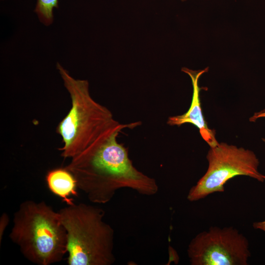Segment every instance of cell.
<instances>
[{
	"mask_svg": "<svg viewBox=\"0 0 265 265\" xmlns=\"http://www.w3.org/2000/svg\"><path fill=\"white\" fill-rule=\"evenodd\" d=\"M182 71L187 74L191 79L193 92L191 104L188 110L185 113L177 116H170L167 123L170 126H180L186 123H190L197 127L202 138L210 147L216 145L218 142L215 137V132L210 129L204 119L200 98L201 88L198 85L200 76L208 71V67L204 70L194 71L184 67Z\"/></svg>",
	"mask_w": 265,
	"mask_h": 265,
	"instance_id": "obj_7",
	"label": "cell"
},
{
	"mask_svg": "<svg viewBox=\"0 0 265 265\" xmlns=\"http://www.w3.org/2000/svg\"><path fill=\"white\" fill-rule=\"evenodd\" d=\"M182 1H186V0H181Z\"/></svg>",
	"mask_w": 265,
	"mask_h": 265,
	"instance_id": "obj_14",
	"label": "cell"
},
{
	"mask_svg": "<svg viewBox=\"0 0 265 265\" xmlns=\"http://www.w3.org/2000/svg\"><path fill=\"white\" fill-rule=\"evenodd\" d=\"M261 118H265V109H262L258 112H255L250 118V122H255L258 119Z\"/></svg>",
	"mask_w": 265,
	"mask_h": 265,
	"instance_id": "obj_11",
	"label": "cell"
},
{
	"mask_svg": "<svg viewBox=\"0 0 265 265\" xmlns=\"http://www.w3.org/2000/svg\"><path fill=\"white\" fill-rule=\"evenodd\" d=\"M262 140H263V141L265 143V138H262Z\"/></svg>",
	"mask_w": 265,
	"mask_h": 265,
	"instance_id": "obj_13",
	"label": "cell"
},
{
	"mask_svg": "<svg viewBox=\"0 0 265 265\" xmlns=\"http://www.w3.org/2000/svg\"><path fill=\"white\" fill-rule=\"evenodd\" d=\"M122 130L105 135L65 166L75 177L78 188L93 203L106 204L123 188L146 196L158 191L156 181L133 166L128 149L118 142Z\"/></svg>",
	"mask_w": 265,
	"mask_h": 265,
	"instance_id": "obj_1",
	"label": "cell"
},
{
	"mask_svg": "<svg viewBox=\"0 0 265 265\" xmlns=\"http://www.w3.org/2000/svg\"><path fill=\"white\" fill-rule=\"evenodd\" d=\"M56 67L71 102L56 128L62 139V146L58 148L62 157L71 159L112 132L140 125L139 121L119 123L107 108L93 99L87 80L75 79L58 63Z\"/></svg>",
	"mask_w": 265,
	"mask_h": 265,
	"instance_id": "obj_2",
	"label": "cell"
},
{
	"mask_svg": "<svg viewBox=\"0 0 265 265\" xmlns=\"http://www.w3.org/2000/svg\"><path fill=\"white\" fill-rule=\"evenodd\" d=\"M253 226L254 229H259L265 232V220L254 222L253 224Z\"/></svg>",
	"mask_w": 265,
	"mask_h": 265,
	"instance_id": "obj_12",
	"label": "cell"
},
{
	"mask_svg": "<svg viewBox=\"0 0 265 265\" xmlns=\"http://www.w3.org/2000/svg\"><path fill=\"white\" fill-rule=\"evenodd\" d=\"M9 219L8 214L4 212L0 218V244L1 243L4 231L9 224Z\"/></svg>",
	"mask_w": 265,
	"mask_h": 265,
	"instance_id": "obj_10",
	"label": "cell"
},
{
	"mask_svg": "<svg viewBox=\"0 0 265 265\" xmlns=\"http://www.w3.org/2000/svg\"><path fill=\"white\" fill-rule=\"evenodd\" d=\"M187 252L192 265H247L251 256L248 239L232 227H211L199 233Z\"/></svg>",
	"mask_w": 265,
	"mask_h": 265,
	"instance_id": "obj_6",
	"label": "cell"
},
{
	"mask_svg": "<svg viewBox=\"0 0 265 265\" xmlns=\"http://www.w3.org/2000/svg\"><path fill=\"white\" fill-rule=\"evenodd\" d=\"M9 237L27 260L38 265L58 263L67 253L66 232L59 212L44 201L21 203Z\"/></svg>",
	"mask_w": 265,
	"mask_h": 265,
	"instance_id": "obj_3",
	"label": "cell"
},
{
	"mask_svg": "<svg viewBox=\"0 0 265 265\" xmlns=\"http://www.w3.org/2000/svg\"><path fill=\"white\" fill-rule=\"evenodd\" d=\"M58 0H37L35 8L40 21L46 26L53 21V9L58 7Z\"/></svg>",
	"mask_w": 265,
	"mask_h": 265,
	"instance_id": "obj_9",
	"label": "cell"
},
{
	"mask_svg": "<svg viewBox=\"0 0 265 265\" xmlns=\"http://www.w3.org/2000/svg\"><path fill=\"white\" fill-rule=\"evenodd\" d=\"M45 178L51 191L60 197L67 205L75 203L70 196H78L77 182L73 174L65 167L49 170Z\"/></svg>",
	"mask_w": 265,
	"mask_h": 265,
	"instance_id": "obj_8",
	"label": "cell"
},
{
	"mask_svg": "<svg viewBox=\"0 0 265 265\" xmlns=\"http://www.w3.org/2000/svg\"><path fill=\"white\" fill-rule=\"evenodd\" d=\"M208 167L205 174L189 190L187 199L191 202L224 191L225 184L238 176H245L265 181L259 171V160L252 151L222 142L210 147L207 155Z\"/></svg>",
	"mask_w": 265,
	"mask_h": 265,
	"instance_id": "obj_5",
	"label": "cell"
},
{
	"mask_svg": "<svg viewBox=\"0 0 265 265\" xmlns=\"http://www.w3.org/2000/svg\"><path fill=\"white\" fill-rule=\"evenodd\" d=\"M67 234L69 265H111L115 262L114 231L100 207L80 203L59 212Z\"/></svg>",
	"mask_w": 265,
	"mask_h": 265,
	"instance_id": "obj_4",
	"label": "cell"
}]
</instances>
